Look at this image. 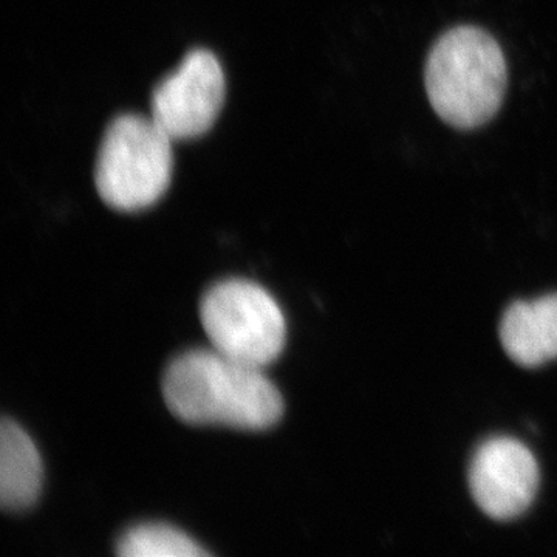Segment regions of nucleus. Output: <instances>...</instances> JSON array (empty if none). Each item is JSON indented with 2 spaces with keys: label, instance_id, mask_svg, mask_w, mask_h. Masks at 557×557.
<instances>
[{
  "label": "nucleus",
  "instance_id": "423d86ee",
  "mask_svg": "<svg viewBox=\"0 0 557 557\" xmlns=\"http://www.w3.org/2000/svg\"><path fill=\"white\" fill-rule=\"evenodd\" d=\"M539 465L523 443L509 437L487 440L469 468V490L479 508L496 520H511L533 504Z\"/></svg>",
  "mask_w": 557,
  "mask_h": 557
},
{
  "label": "nucleus",
  "instance_id": "0eeeda50",
  "mask_svg": "<svg viewBox=\"0 0 557 557\" xmlns=\"http://www.w3.org/2000/svg\"><path fill=\"white\" fill-rule=\"evenodd\" d=\"M505 351L522 368H539L557 358V295L512 304L500 322Z\"/></svg>",
  "mask_w": 557,
  "mask_h": 557
},
{
  "label": "nucleus",
  "instance_id": "39448f33",
  "mask_svg": "<svg viewBox=\"0 0 557 557\" xmlns=\"http://www.w3.org/2000/svg\"><path fill=\"white\" fill-rule=\"evenodd\" d=\"M225 94V73L218 58L196 49L157 84L150 97V119L172 141L199 138L214 126Z\"/></svg>",
  "mask_w": 557,
  "mask_h": 557
},
{
  "label": "nucleus",
  "instance_id": "20e7f679",
  "mask_svg": "<svg viewBox=\"0 0 557 557\" xmlns=\"http://www.w3.org/2000/svg\"><path fill=\"white\" fill-rule=\"evenodd\" d=\"M200 319L212 348L236 361L263 369L284 350V313L255 282L228 278L209 288L200 302Z\"/></svg>",
  "mask_w": 557,
  "mask_h": 557
},
{
  "label": "nucleus",
  "instance_id": "1a4fd4ad",
  "mask_svg": "<svg viewBox=\"0 0 557 557\" xmlns=\"http://www.w3.org/2000/svg\"><path fill=\"white\" fill-rule=\"evenodd\" d=\"M121 557H205L201 548L188 534L166 523H143L131 528L116 542Z\"/></svg>",
  "mask_w": 557,
  "mask_h": 557
},
{
  "label": "nucleus",
  "instance_id": "7ed1b4c3",
  "mask_svg": "<svg viewBox=\"0 0 557 557\" xmlns=\"http://www.w3.org/2000/svg\"><path fill=\"white\" fill-rule=\"evenodd\" d=\"M172 139L148 116L126 113L109 124L98 150L95 185L104 203L124 212L150 208L170 188Z\"/></svg>",
  "mask_w": 557,
  "mask_h": 557
},
{
  "label": "nucleus",
  "instance_id": "6e6552de",
  "mask_svg": "<svg viewBox=\"0 0 557 557\" xmlns=\"http://www.w3.org/2000/svg\"><path fill=\"white\" fill-rule=\"evenodd\" d=\"M44 468L30 435L16 423L0 424V505L16 512L33 507L42 487Z\"/></svg>",
  "mask_w": 557,
  "mask_h": 557
},
{
  "label": "nucleus",
  "instance_id": "f257e3e1",
  "mask_svg": "<svg viewBox=\"0 0 557 557\" xmlns=\"http://www.w3.org/2000/svg\"><path fill=\"white\" fill-rule=\"evenodd\" d=\"M163 395L172 416L194 426L263 431L281 420L284 399L263 369L211 350H189L171 362Z\"/></svg>",
  "mask_w": 557,
  "mask_h": 557
},
{
  "label": "nucleus",
  "instance_id": "f03ea898",
  "mask_svg": "<svg viewBox=\"0 0 557 557\" xmlns=\"http://www.w3.org/2000/svg\"><path fill=\"white\" fill-rule=\"evenodd\" d=\"M424 81L440 119L456 129H478L497 115L504 102L507 61L490 33L461 25L434 44Z\"/></svg>",
  "mask_w": 557,
  "mask_h": 557
}]
</instances>
